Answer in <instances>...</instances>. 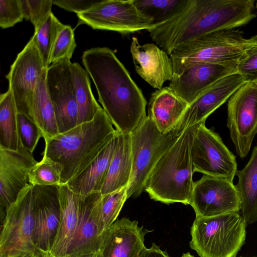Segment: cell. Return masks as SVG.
<instances>
[{
  "mask_svg": "<svg viewBox=\"0 0 257 257\" xmlns=\"http://www.w3.org/2000/svg\"><path fill=\"white\" fill-rule=\"evenodd\" d=\"M254 0H183L175 12L148 30L168 55L178 46L206 34L236 29L255 17Z\"/></svg>",
  "mask_w": 257,
  "mask_h": 257,
  "instance_id": "obj_1",
  "label": "cell"
},
{
  "mask_svg": "<svg viewBox=\"0 0 257 257\" xmlns=\"http://www.w3.org/2000/svg\"><path fill=\"white\" fill-rule=\"evenodd\" d=\"M81 59L94 84L98 101L115 130L131 134L147 116V100L142 91L109 48L87 49Z\"/></svg>",
  "mask_w": 257,
  "mask_h": 257,
  "instance_id": "obj_2",
  "label": "cell"
},
{
  "mask_svg": "<svg viewBox=\"0 0 257 257\" xmlns=\"http://www.w3.org/2000/svg\"><path fill=\"white\" fill-rule=\"evenodd\" d=\"M116 133L102 108L91 121L44 139L43 157L60 166L61 185L66 184L94 161Z\"/></svg>",
  "mask_w": 257,
  "mask_h": 257,
  "instance_id": "obj_3",
  "label": "cell"
},
{
  "mask_svg": "<svg viewBox=\"0 0 257 257\" xmlns=\"http://www.w3.org/2000/svg\"><path fill=\"white\" fill-rule=\"evenodd\" d=\"M197 125L185 130L154 167L145 186L152 199L190 204L194 184L191 150Z\"/></svg>",
  "mask_w": 257,
  "mask_h": 257,
  "instance_id": "obj_4",
  "label": "cell"
},
{
  "mask_svg": "<svg viewBox=\"0 0 257 257\" xmlns=\"http://www.w3.org/2000/svg\"><path fill=\"white\" fill-rule=\"evenodd\" d=\"M257 45V35L249 38L239 29L212 32L183 43L169 55L174 76L199 63L238 66L246 52Z\"/></svg>",
  "mask_w": 257,
  "mask_h": 257,
  "instance_id": "obj_5",
  "label": "cell"
},
{
  "mask_svg": "<svg viewBox=\"0 0 257 257\" xmlns=\"http://www.w3.org/2000/svg\"><path fill=\"white\" fill-rule=\"evenodd\" d=\"M246 225L239 212L196 216L190 247L200 257H236L245 242Z\"/></svg>",
  "mask_w": 257,
  "mask_h": 257,
  "instance_id": "obj_6",
  "label": "cell"
},
{
  "mask_svg": "<svg viewBox=\"0 0 257 257\" xmlns=\"http://www.w3.org/2000/svg\"><path fill=\"white\" fill-rule=\"evenodd\" d=\"M130 135L132 170L127 187V199L137 197L145 190L156 163L179 136L175 131L161 133L148 115Z\"/></svg>",
  "mask_w": 257,
  "mask_h": 257,
  "instance_id": "obj_7",
  "label": "cell"
},
{
  "mask_svg": "<svg viewBox=\"0 0 257 257\" xmlns=\"http://www.w3.org/2000/svg\"><path fill=\"white\" fill-rule=\"evenodd\" d=\"M33 186L28 184L8 207L0 235V257H10L37 251L34 239Z\"/></svg>",
  "mask_w": 257,
  "mask_h": 257,
  "instance_id": "obj_8",
  "label": "cell"
},
{
  "mask_svg": "<svg viewBox=\"0 0 257 257\" xmlns=\"http://www.w3.org/2000/svg\"><path fill=\"white\" fill-rule=\"evenodd\" d=\"M76 15L79 24L121 34L148 31L155 25L152 19L138 9L134 0H101L90 10Z\"/></svg>",
  "mask_w": 257,
  "mask_h": 257,
  "instance_id": "obj_9",
  "label": "cell"
},
{
  "mask_svg": "<svg viewBox=\"0 0 257 257\" xmlns=\"http://www.w3.org/2000/svg\"><path fill=\"white\" fill-rule=\"evenodd\" d=\"M193 172L233 181L237 171L236 157L223 143L219 134L197 125L191 150Z\"/></svg>",
  "mask_w": 257,
  "mask_h": 257,
  "instance_id": "obj_10",
  "label": "cell"
},
{
  "mask_svg": "<svg viewBox=\"0 0 257 257\" xmlns=\"http://www.w3.org/2000/svg\"><path fill=\"white\" fill-rule=\"evenodd\" d=\"M227 126L236 153L241 158L248 154L257 134V83L247 81L229 98Z\"/></svg>",
  "mask_w": 257,
  "mask_h": 257,
  "instance_id": "obj_11",
  "label": "cell"
},
{
  "mask_svg": "<svg viewBox=\"0 0 257 257\" xmlns=\"http://www.w3.org/2000/svg\"><path fill=\"white\" fill-rule=\"evenodd\" d=\"M48 68L31 39L17 55L6 76L18 113L28 117L37 81Z\"/></svg>",
  "mask_w": 257,
  "mask_h": 257,
  "instance_id": "obj_12",
  "label": "cell"
},
{
  "mask_svg": "<svg viewBox=\"0 0 257 257\" xmlns=\"http://www.w3.org/2000/svg\"><path fill=\"white\" fill-rule=\"evenodd\" d=\"M70 60L52 64L46 77L48 93L53 105L59 134L78 125V107L71 70Z\"/></svg>",
  "mask_w": 257,
  "mask_h": 257,
  "instance_id": "obj_13",
  "label": "cell"
},
{
  "mask_svg": "<svg viewBox=\"0 0 257 257\" xmlns=\"http://www.w3.org/2000/svg\"><path fill=\"white\" fill-rule=\"evenodd\" d=\"M196 216L239 212L240 199L233 181L207 175L194 182L190 204Z\"/></svg>",
  "mask_w": 257,
  "mask_h": 257,
  "instance_id": "obj_14",
  "label": "cell"
},
{
  "mask_svg": "<svg viewBox=\"0 0 257 257\" xmlns=\"http://www.w3.org/2000/svg\"><path fill=\"white\" fill-rule=\"evenodd\" d=\"M245 82L244 77L236 72L211 85L188 105L173 131L180 136L187 128L205 122L207 117L228 100Z\"/></svg>",
  "mask_w": 257,
  "mask_h": 257,
  "instance_id": "obj_15",
  "label": "cell"
},
{
  "mask_svg": "<svg viewBox=\"0 0 257 257\" xmlns=\"http://www.w3.org/2000/svg\"><path fill=\"white\" fill-rule=\"evenodd\" d=\"M23 146L18 151L0 149V207L2 218L7 209L29 183V174L38 163Z\"/></svg>",
  "mask_w": 257,
  "mask_h": 257,
  "instance_id": "obj_16",
  "label": "cell"
},
{
  "mask_svg": "<svg viewBox=\"0 0 257 257\" xmlns=\"http://www.w3.org/2000/svg\"><path fill=\"white\" fill-rule=\"evenodd\" d=\"M59 186H33L34 229L37 250L50 251L59 222Z\"/></svg>",
  "mask_w": 257,
  "mask_h": 257,
  "instance_id": "obj_17",
  "label": "cell"
},
{
  "mask_svg": "<svg viewBox=\"0 0 257 257\" xmlns=\"http://www.w3.org/2000/svg\"><path fill=\"white\" fill-rule=\"evenodd\" d=\"M150 231L126 217L115 221L101 235L102 257H138L146 247L145 235Z\"/></svg>",
  "mask_w": 257,
  "mask_h": 257,
  "instance_id": "obj_18",
  "label": "cell"
},
{
  "mask_svg": "<svg viewBox=\"0 0 257 257\" xmlns=\"http://www.w3.org/2000/svg\"><path fill=\"white\" fill-rule=\"evenodd\" d=\"M237 72V66L214 63H199L178 76H174L170 90L188 105L205 89L221 78Z\"/></svg>",
  "mask_w": 257,
  "mask_h": 257,
  "instance_id": "obj_19",
  "label": "cell"
},
{
  "mask_svg": "<svg viewBox=\"0 0 257 257\" xmlns=\"http://www.w3.org/2000/svg\"><path fill=\"white\" fill-rule=\"evenodd\" d=\"M130 51L137 73L154 88L160 89L174 77L173 67L169 55L153 43L141 45L133 37Z\"/></svg>",
  "mask_w": 257,
  "mask_h": 257,
  "instance_id": "obj_20",
  "label": "cell"
},
{
  "mask_svg": "<svg viewBox=\"0 0 257 257\" xmlns=\"http://www.w3.org/2000/svg\"><path fill=\"white\" fill-rule=\"evenodd\" d=\"M59 226L50 251L56 257H66L78 225L80 195L73 192L66 184H61L59 186Z\"/></svg>",
  "mask_w": 257,
  "mask_h": 257,
  "instance_id": "obj_21",
  "label": "cell"
},
{
  "mask_svg": "<svg viewBox=\"0 0 257 257\" xmlns=\"http://www.w3.org/2000/svg\"><path fill=\"white\" fill-rule=\"evenodd\" d=\"M188 104L175 95L168 86L157 90L148 104V116L163 134L172 131Z\"/></svg>",
  "mask_w": 257,
  "mask_h": 257,
  "instance_id": "obj_22",
  "label": "cell"
},
{
  "mask_svg": "<svg viewBox=\"0 0 257 257\" xmlns=\"http://www.w3.org/2000/svg\"><path fill=\"white\" fill-rule=\"evenodd\" d=\"M117 142V132L101 153L82 172L66 185L81 196L101 192Z\"/></svg>",
  "mask_w": 257,
  "mask_h": 257,
  "instance_id": "obj_23",
  "label": "cell"
},
{
  "mask_svg": "<svg viewBox=\"0 0 257 257\" xmlns=\"http://www.w3.org/2000/svg\"><path fill=\"white\" fill-rule=\"evenodd\" d=\"M94 197V193L80 195L78 225L67 256L85 254L99 249L101 236L92 211Z\"/></svg>",
  "mask_w": 257,
  "mask_h": 257,
  "instance_id": "obj_24",
  "label": "cell"
},
{
  "mask_svg": "<svg viewBox=\"0 0 257 257\" xmlns=\"http://www.w3.org/2000/svg\"><path fill=\"white\" fill-rule=\"evenodd\" d=\"M132 170L131 135L117 132V142L101 193L104 195L128 186Z\"/></svg>",
  "mask_w": 257,
  "mask_h": 257,
  "instance_id": "obj_25",
  "label": "cell"
},
{
  "mask_svg": "<svg viewBox=\"0 0 257 257\" xmlns=\"http://www.w3.org/2000/svg\"><path fill=\"white\" fill-rule=\"evenodd\" d=\"M238 180L235 187L241 202L240 214L246 225L257 221V144L249 161L237 171Z\"/></svg>",
  "mask_w": 257,
  "mask_h": 257,
  "instance_id": "obj_26",
  "label": "cell"
},
{
  "mask_svg": "<svg viewBox=\"0 0 257 257\" xmlns=\"http://www.w3.org/2000/svg\"><path fill=\"white\" fill-rule=\"evenodd\" d=\"M47 70V68L44 71L37 81L27 117L40 128L44 140L59 134L53 105L46 87Z\"/></svg>",
  "mask_w": 257,
  "mask_h": 257,
  "instance_id": "obj_27",
  "label": "cell"
},
{
  "mask_svg": "<svg viewBox=\"0 0 257 257\" xmlns=\"http://www.w3.org/2000/svg\"><path fill=\"white\" fill-rule=\"evenodd\" d=\"M71 70L78 107L79 125L92 120L102 108L93 96L87 71L76 62L71 63Z\"/></svg>",
  "mask_w": 257,
  "mask_h": 257,
  "instance_id": "obj_28",
  "label": "cell"
},
{
  "mask_svg": "<svg viewBox=\"0 0 257 257\" xmlns=\"http://www.w3.org/2000/svg\"><path fill=\"white\" fill-rule=\"evenodd\" d=\"M18 110L8 90L0 95V149L18 151L22 147L18 127Z\"/></svg>",
  "mask_w": 257,
  "mask_h": 257,
  "instance_id": "obj_29",
  "label": "cell"
},
{
  "mask_svg": "<svg viewBox=\"0 0 257 257\" xmlns=\"http://www.w3.org/2000/svg\"><path fill=\"white\" fill-rule=\"evenodd\" d=\"M127 199V187L95 198L93 214L100 236L115 221Z\"/></svg>",
  "mask_w": 257,
  "mask_h": 257,
  "instance_id": "obj_30",
  "label": "cell"
},
{
  "mask_svg": "<svg viewBox=\"0 0 257 257\" xmlns=\"http://www.w3.org/2000/svg\"><path fill=\"white\" fill-rule=\"evenodd\" d=\"M65 25L52 13L47 20L31 38L38 48L47 67L50 64L51 54L55 42Z\"/></svg>",
  "mask_w": 257,
  "mask_h": 257,
  "instance_id": "obj_31",
  "label": "cell"
},
{
  "mask_svg": "<svg viewBox=\"0 0 257 257\" xmlns=\"http://www.w3.org/2000/svg\"><path fill=\"white\" fill-rule=\"evenodd\" d=\"M183 0H134L138 9L152 19L155 24L170 18L177 10Z\"/></svg>",
  "mask_w": 257,
  "mask_h": 257,
  "instance_id": "obj_32",
  "label": "cell"
},
{
  "mask_svg": "<svg viewBox=\"0 0 257 257\" xmlns=\"http://www.w3.org/2000/svg\"><path fill=\"white\" fill-rule=\"evenodd\" d=\"M61 168L56 162L43 157L29 174V183L33 186L61 185Z\"/></svg>",
  "mask_w": 257,
  "mask_h": 257,
  "instance_id": "obj_33",
  "label": "cell"
},
{
  "mask_svg": "<svg viewBox=\"0 0 257 257\" xmlns=\"http://www.w3.org/2000/svg\"><path fill=\"white\" fill-rule=\"evenodd\" d=\"M24 19L29 21L37 30L50 14L53 0H20Z\"/></svg>",
  "mask_w": 257,
  "mask_h": 257,
  "instance_id": "obj_34",
  "label": "cell"
},
{
  "mask_svg": "<svg viewBox=\"0 0 257 257\" xmlns=\"http://www.w3.org/2000/svg\"><path fill=\"white\" fill-rule=\"evenodd\" d=\"M76 47L74 31L69 25H65L58 36L53 46L50 64L63 60H70Z\"/></svg>",
  "mask_w": 257,
  "mask_h": 257,
  "instance_id": "obj_35",
  "label": "cell"
},
{
  "mask_svg": "<svg viewBox=\"0 0 257 257\" xmlns=\"http://www.w3.org/2000/svg\"><path fill=\"white\" fill-rule=\"evenodd\" d=\"M18 127L22 146L33 153L43 133L40 128L24 115L18 113Z\"/></svg>",
  "mask_w": 257,
  "mask_h": 257,
  "instance_id": "obj_36",
  "label": "cell"
},
{
  "mask_svg": "<svg viewBox=\"0 0 257 257\" xmlns=\"http://www.w3.org/2000/svg\"><path fill=\"white\" fill-rule=\"evenodd\" d=\"M24 19L20 0H0V27H13Z\"/></svg>",
  "mask_w": 257,
  "mask_h": 257,
  "instance_id": "obj_37",
  "label": "cell"
},
{
  "mask_svg": "<svg viewBox=\"0 0 257 257\" xmlns=\"http://www.w3.org/2000/svg\"><path fill=\"white\" fill-rule=\"evenodd\" d=\"M237 72L244 77L246 82L257 81V45L250 49L240 61Z\"/></svg>",
  "mask_w": 257,
  "mask_h": 257,
  "instance_id": "obj_38",
  "label": "cell"
},
{
  "mask_svg": "<svg viewBox=\"0 0 257 257\" xmlns=\"http://www.w3.org/2000/svg\"><path fill=\"white\" fill-rule=\"evenodd\" d=\"M101 0H53V5L67 11L80 14L86 12Z\"/></svg>",
  "mask_w": 257,
  "mask_h": 257,
  "instance_id": "obj_39",
  "label": "cell"
},
{
  "mask_svg": "<svg viewBox=\"0 0 257 257\" xmlns=\"http://www.w3.org/2000/svg\"><path fill=\"white\" fill-rule=\"evenodd\" d=\"M138 257H170L166 251L161 250L159 246L153 242L151 247H145L140 253Z\"/></svg>",
  "mask_w": 257,
  "mask_h": 257,
  "instance_id": "obj_40",
  "label": "cell"
},
{
  "mask_svg": "<svg viewBox=\"0 0 257 257\" xmlns=\"http://www.w3.org/2000/svg\"><path fill=\"white\" fill-rule=\"evenodd\" d=\"M66 257H102L100 249L83 254L73 255Z\"/></svg>",
  "mask_w": 257,
  "mask_h": 257,
  "instance_id": "obj_41",
  "label": "cell"
},
{
  "mask_svg": "<svg viewBox=\"0 0 257 257\" xmlns=\"http://www.w3.org/2000/svg\"><path fill=\"white\" fill-rule=\"evenodd\" d=\"M35 257H56L53 255L50 251L37 250L35 252Z\"/></svg>",
  "mask_w": 257,
  "mask_h": 257,
  "instance_id": "obj_42",
  "label": "cell"
},
{
  "mask_svg": "<svg viewBox=\"0 0 257 257\" xmlns=\"http://www.w3.org/2000/svg\"><path fill=\"white\" fill-rule=\"evenodd\" d=\"M35 252L27 253L22 254H19V255H16L11 256L10 257H34Z\"/></svg>",
  "mask_w": 257,
  "mask_h": 257,
  "instance_id": "obj_43",
  "label": "cell"
},
{
  "mask_svg": "<svg viewBox=\"0 0 257 257\" xmlns=\"http://www.w3.org/2000/svg\"><path fill=\"white\" fill-rule=\"evenodd\" d=\"M181 257H194L189 252L184 253Z\"/></svg>",
  "mask_w": 257,
  "mask_h": 257,
  "instance_id": "obj_44",
  "label": "cell"
},
{
  "mask_svg": "<svg viewBox=\"0 0 257 257\" xmlns=\"http://www.w3.org/2000/svg\"><path fill=\"white\" fill-rule=\"evenodd\" d=\"M255 7H256V10H257V1H256V4H255Z\"/></svg>",
  "mask_w": 257,
  "mask_h": 257,
  "instance_id": "obj_45",
  "label": "cell"
},
{
  "mask_svg": "<svg viewBox=\"0 0 257 257\" xmlns=\"http://www.w3.org/2000/svg\"><path fill=\"white\" fill-rule=\"evenodd\" d=\"M255 82L257 83V81L256 82Z\"/></svg>",
  "mask_w": 257,
  "mask_h": 257,
  "instance_id": "obj_46",
  "label": "cell"
},
{
  "mask_svg": "<svg viewBox=\"0 0 257 257\" xmlns=\"http://www.w3.org/2000/svg\"><path fill=\"white\" fill-rule=\"evenodd\" d=\"M34 257H35V256H34Z\"/></svg>",
  "mask_w": 257,
  "mask_h": 257,
  "instance_id": "obj_47",
  "label": "cell"
}]
</instances>
